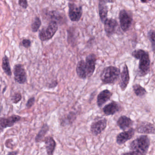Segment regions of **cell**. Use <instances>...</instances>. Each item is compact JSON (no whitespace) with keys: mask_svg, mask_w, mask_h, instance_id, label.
Returning <instances> with one entry per match:
<instances>
[{"mask_svg":"<svg viewBox=\"0 0 155 155\" xmlns=\"http://www.w3.org/2000/svg\"><path fill=\"white\" fill-rule=\"evenodd\" d=\"M21 95L19 93H16L12 97V100L14 104H17L21 99Z\"/></svg>","mask_w":155,"mask_h":155,"instance_id":"4316f807","label":"cell"},{"mask_svg":"<svg viewBox=\"0 0 155 155\" xmlns=\"http://www.w3.org/2000/svg\"><path fill=\"white\" fill-rule=\"evenodd\" d=\"M2 68L4 72L8 76L12 75V71L10 67V63H9V59L6 56H5L2 59Z\"/></svg>","mask_w":155,"mask_h":155,"instance_id":"cb8c5ba5","label":"cell"},{"mask_svg":"<svg viewBox=\"0 0 155 155\" xmlns=\"http://www.w3.org/2000/svg\"><path fill=\"white\" fill-rule=\"evenodd\" d=\"M19 4L21 7L26 9L28 6L27 0H19Z\"/></svg>","mask_w":155,"mask_h":155,"instance_id":"4dcf8cb0","label":"cell"},{"mask_svg":"<svg viewBox=\"0 0 155 155\" xmlns=\"http://www.w3.org/2000/svg\"><path fill=\"white\" fill-rule=\"evenodd\" d=\"M76 70L78 76L80 78L83 79L87 78V74L85 68L84 61L81 60L78 63Z\"/></svg>","mask_w":155,"mask_h":155,"instance_id":"ffe728a7","label":"cell"},{"mask_svg":"<svg viewBox=\"0 0 155 155\" xmlns=\"http://www.w3.org/2000/svg\"><path fill=\"white\" fill-rule=\"evenodd\" d=\"M137 131L138 133L147 134H155V126L154 125L149 122H142L137 125Z\"/></svg>","mask_w":155,"mask_h":155,"instance_id":"30bf717a","label":"cell"},{"mask_svg":"<svg viewBox=\"0 0 155 155\" xmlns=\"http://www.w3.org/2000/svg\"><path fill=\"white\" fill-rule=\"evenodd\" d=\"M132 56L137 60H139L137 75L139 77H144L150 71V61L149 53L142 49L135 50L132 52Z\"/></svg>","mask_w":155,"mask_h":155,"instance_id":"6da1fadb","label":"cell"},{"mask_svg":"<svg viewBox=\"0 0 155 155\" xmlns=\"http://www.w3.org/2000/svg\"><path fill=\"white\" fill-rule=\"evenodd\" d=\"M121 155H138L134 151H130L129 152H127V153H123Z\"/></svg>","mask_w":155,"mask_h":155,"instance_id":"1f68e13d","label":"cell"},{"mask_svg":"<svg viewBox=\"0 0 155 155\" xmlns=\"http://www.w3.org/2000/svg\"><path fill=\"white\" fill-rule=\"evenodd\" d=\"M13 141L12 139H9L8 140H6L5 142V147L7 148H9V149H13L14 145L12 143Z\"/></svg>","mask_w":155,"mask_h":155,"instance_id":"f1b7e54d","label":"cell"},{"mask_svg":"<svg viewBox=\"0 0 155 155\" xmlns=\"http://www.w3.org/2000/svg\"><path fill=\"white\" fill-rule=\"evenodd\" d=\"M120 74V69L115 66H108L103 70L100 78L104 84H114L118 80Z\"/></svg>","mask_w":155,"mask_h":155,"instance_id":"3957f363","label":"cell"},{"mask_svg":"<svg viewBox=\"0 0 155 155\" xmlns=\"http://www.w3.org/2000/svg\"><path fill=\"white\" fill-rule=\"evenodd\" d=\"M35 101V98L34 97H32L30 98L26 103V107L28 108H31L34 104Z\"/></svg>","mask_w":155,"mask_h":155,"instance_id":"83f0119b","label":"cell"},{"mask_svg":"<svg viewBox=\"0 0 155 155\" xmlns=\"http://www.w3.org/2000/svg\"><path fill=\"white\" fill-rule=\"evenodd\" d=\"M48 15L51 21L55 22L57 24L63 22L65 19L62 14L56 11H51L48 14Z\"/></svg>","mask_w":155,"mask_h":155,"instance_id":"44dd1931","label":"cell"},{"mask_svg":"<svg viewBox=\"0 0 155 155\" xmlns=\"http://www.w3.org/2000/svg\"><path fill=\"white\" fill-rule=\"evenodd\" d=\"M148 37L150 40L152 46V51L155 53V31L151 30L148 32Z\"/></svg>","mask_w":155,"mask_h":155,"instance_id":"d4e9b609","label":"cell"},{"mask_svg":"<svg viewBox=\"0 0 155 155\" xmlns=\"http://www.w3.org/2000/svg\"><path fill=\"white\" fill-rule=\"evenodd\" d=\"M113 95V93L107 90H103L101 91L97 97V105L99 107H101L105 103H106L111 98Z\"/></svg>","mask_w":155,"mask_h":155,"instance_id":"9a60e30c","label":"cell"},{"mask_svg":"<svg viewBox=\"0 0 155 155\" xmlns=\"http://www.w3.org/2000/svg\"><path fill=\"white\" fill-rule=\"evenodd\" d=\"M83 10L81 6L74 3L69 4V16L73 21H78L82 17Z\"/></svg>","mask_w":155,"mask_h":155,"instance_id":"52a82bcc","label":"cell"},{"mask_svg":"<svg viewBox=\"0 0 155 155\" xmlns=\"http://www.w3.org/2000/svg\"><path fill=\"white\" fill-rule=\"evenodd\" d=\"M121 109L120 105L117 102L112 101L110 104L105 106L103 112L107 115H113Z\"/></svg>","mask_w":155,"mask_h":155,"instance_id":"5bb4252c","label":"cell"},{"mask_svg":"<svg viewBox=\"0 0 155 155\" xmlns=\"http://www.w3.org/2000/svg\"><path fill=\"white\" fill-rule=\"evenodd\" d=\"M18 151H12V152H10L8 153L6 155H17L18 154Z\"/></svg>","mask_w":155,"mask_h":155,"instance_id":"d6a6232c","label":"cell"},{"mask_svg":"<svg viewBox=\"0 0 155 155\" xmlns=\"http://www.w3.org/2000/svg\"></svg>","mask_w":155,"mask_h":155,"instance_id":"8d00e7d4","label":"cell"},{"mask_svg":"<svg viewBox=\"0 0 155 155\" xmlns=\"http://www.w3.org/2000/svg\"><path fill=\"white\" fill-rule=\"evenodd\" d=\"M117 123L120 129L125 131L133 125L134 122L129 117L126 116H122L118 118Z\"/></svg>","mask_w":155,"mask_h":155,"instance_id":"e0dca14e","label":"cell"},{"mask_svg":"<svg viewBox=\"0 0 155 155\" xmlns=\"http://www.w3.org/2000/svg\"><path fill=\"white\" fill-rule=\"evenodd\" d=\"M104 23L105 31L108 35H111L115 32L118 25L117 21L113 19H107Z\"/></svg>","mask_w":155,"mask_h":155,"instance_id":"2e32d148","label":"cell"},{"mask_svg":"<svg viewBox=\"0 0 155 155\" xmlns=\"http://www.w3.org/2000/svg\"><path fill=\"white\" fill-rule=\"evenodd\" d=\"M107 120L105 118L98 120L91 125V133L94 135L97 136L101 134L106 128Z\"/></svg>","mask_w":155,"mask_h":155,"instance_id":"8fae6325","label":"cell"},{"mask_svg":"<svg viewBox=\"0 0 155 155\" xmlns=\"http://www.w3.org/2000/svg\"><path fill=\"white\" fill-rule=\"evenodd\" d=\"M105 1H108V2H110V0H105Z\"/></svg>","mask_w":155,"mask_h":155,"instance_id":"d590c367","label":"cell"},{"mask_svg":"<svg viewBox=\"0 0 155 155\" xmlns=\"http://www.w3.org/2000/svg\"><path fill=\"white\" fill-rule=\"evenodd\" d=\"M135 133V130L133 128H130L127 131H124L117 135L116 142L118 145H122L126 143L128 140L133 138Z\"/></svg>","mask_w":155,"mask_h":155,"instance_id":"7c38bea8","label":"cell"},{"mask_svg":"<svg viewBox=\"0 0 155 155\" xmlns=\"http://www.w3.org/2000/svg\"><path fill=\"white\" fill-rule=\"evenodd\" d=\"M69 1H71V2H74V1H76V0H69Z\"/></svg>","mask_w":155,"mask_h":155,"instance_id":"e575fe53","label":"cell"},{"mask_svg":"<svg viewBox=\"0 0 155 155\" xmlns=\"http://www.w3.org/2000/svg\"><path fill=\"white\" fill-rule=\"evenodd\" d=\"M19 116L13 115L8 117H0V134L7 127H12L21 120Z\"/></svg>","mask_w":155,"mask_h":155,"instance_id":"8992f818","label":"cell"},{"mask_svg":"<svg viewBox=\"0 0 155 155\" xmlns=\"http://www.w3.org/2000/svg\"><path fill=\"white\" fill-rule=\"evenodd\" d=\"M133 90L137 96L143 97L147 94L145 88L141 86L139 84H135L133 86Z\"/></svg>","mask_w":155,"mask_h":155,"instance_id":"603a6c76","label":"cell"},{"mask_svg":"<svg viewBox=\"0 0 155 155\" xmlns=\"http://www.w3.org/2000/svg\"><path fill=\"white\" fill-rule=\"evenodd\" d=\"M45 142L47 154L53 155L56 147V142L54 141L53 137H47L45 139Z\"/></svg>","mask_w":155,"mask_h":155,"instance_id":"d6986e66","label":"cell"},{"mask_svg":"<svg viewBox=\"0 0 155 155\" xmlns=\"http://www.w3.org/2000/svg\"><path fill=\"white\" fill-rule=\"evenodd\" d=\"M58 24L51 21L47 27L43 28L39 33V38L42 41L51 39L58 30Z\"/></svg>","mask_w":155,"mask_h":155,"instance_id":"277c9868","label":"cell"},{"mask_svg":"<svg viewBox=\"0 0 155 155\" xmlns=\"http://www.w3.org/2000/svg\"><path fill=\"white\" fill-rule=\"evenodd\" d=\"M14 74L15 81L20 84H24L27 80L26 72L23 66L21 64H16L14 68Z\"/></svg>","mask_w":155,"mask_h":155,"instance_id":"ba28073f","label":"cell"},{"mask_svg":"<svg viewBox=\"0 0 155 155\" xmlns=\"http://www.w3.org/2000/svg\"><path fill=\"white\" fill-rule=\"evenodd\" d=\"M130 80L129 70L126 64H125L123 71L120 74V80L119 81V86L122 91L126 89Z\"/></svg>","mask_w":155,"mask_h":155,"instance_id":"4fadbf2b","label":"cell"},{"mask_svg":"<svg viewBox=\"0 0 155 155\" xmlns=\"http://www.w3.org/2000/svg\"><path fill=\"white\" fill-rule=\"evenodd\" d=\"M22 44L23 46L25 48H28L30 47L31 45V41L28 39H24L22 41Z\"/></svg>","mask_w":155,"mask_h":155,"instance_id":"f546056e","label":"cell"},{"mask_svg":"<svg viewBox=\"0 0 155 155\" xmlns=\"http://www.w3.org/2000/svg\"><path fill=\"white\" fill-rule=\"evenodd\" d=\"M96 57L94 54H91L86 57L85 61V68L86 71L87 78L91 77L95 69Z\"/></svg>","mask_w":155,"mask_h":155,"instance_id":"9c48e42d","label":"cell"},{"mask_svg":"<svg viewBox=\"0 0 155 155\" xmlns=\"http://www.w3.org/2000/svg\"><path fill=\"white\" fill-rule=\"evenodd\" d=\"M150 146V140L147 135H141L133 140L129 145L131 151L138 155H146Z\"/></svg>","mask_w":155,"mask_h":155,"instance_id":"7a4b0ae2","label":"cell"},{"mask_svg":"<svg viewBox=\"0 0 155 155\" xmlns=\"http://www.w3.org/2000/svg\"><path fill=\"white\" fill-rule=\"evenodd\" d=\"M41 25V21L39 17H35L33 23L31 25L32 31L34 32H36L39 30Z\"/></svg>","mask_w":155,"mask_h":155,"instance_id":"484cf974","label":"cell"},{"mask_svg":"<svg viewBox=\"0 0 155 155\" xmlns=\"http://www.w3.org/2000/svg\"><path fill=\"white\" fill-rule=\"evenodd\" d=\"M140 1L143 3H147L150 2V1H152V0H140Z\"/></svg>","mask_w":155,"mask_h":155,"instance_id":"836d02e7","label":"cell"},{"mask_svg":"<svg viewBox=\"0 0 155 155\" xmlns=\"http://www.w3.org/2000/svg\"><path fill=\"white\" fill-rule=\"evenodd\" d=\"M49 130V127L47 124H45L42 127L40 131L35 137V141L36 143H39L41 142L45 136V134H47Z\"/></svg>","mask_w":155,"mask_h":155,"instance_id":"7402d4cb","label":"cell"},{"mask_svg":"<svg viewBox=\"0 0 155 155\" xmlns=\"http://www.w3.org/2000/svg\"><path fill=\"white\" fill-rule=\"evenodd\" d=\"M119 19L121 29L124 32L127 31L132 25V16L126 10H122L119 12Z\"/></svg>","mask_w":155,"mask_h":155,"instance_id":"5b68a950","label":"cell"},{"mask_svg":"<svg viewBox=\"0 0 155 155\" xmlns=\"http://www.w3.org/2000/svg\"><path fill=\"white\" fill-rule=\"evenodd\" d=\"M107 1L105 0H100L98 4V10L100 20L102 22L104 23L107 19L108 8L107 5Z\"/></svg>","mask_w":155,"mask_h":155,"instance_id":"ac0fdd59","label":"cell"}]
</instances>
